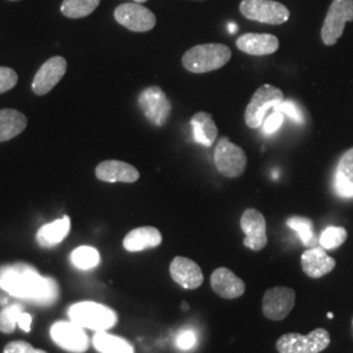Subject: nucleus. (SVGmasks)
Segmentation results:
<instances>
[{"instance_id":"5","label":"nucleus","mask_w":353,"mask_h":353,"mask_svg":"<svg viewBox=\"0 0 353 353\" xmlns=\"http://www.w3.org/2000/svg\"><path fill=\"white\" fill-rule=\"evenodd\" d=\"M284 100L283 92L271 84H263L252 94L245 112V122L249 128H259L265 122L267 113L272 110L279 102Z\"/></svg>"},{"instance_id":"9","label":"nucleus","mask_w":353,"mask_h":353,"mask_svg":"<svg viewBox=\"0 0 353 353\" xmlns=\"http://www.w3.org/2000/svg\"><path fill=\"white\" fill-rule=\"evenodd\" d=\"M138 105L145 118L157 127L166 125L172 113V103L160 87L144 89L138 97Z\"/></svg>"},{"instance_id":"23","label":"nucleus","mask_w":353,"mask_h":353,"mask_svg":"<svg viewBox=\"0 0 353 353\" xmlns=\"http://www.w3.org/2000/svg\"><path fill=\"white\" fill-rule=\"evenodd\" d=\"M190 125L192 127L194 138L196 143L202 144L204 147H211L214 144L219 130L211 114L205 112L194 114L190 121Z\"/></svg>"},{"instance_id":"15","label":"nucleus","mask_w":353,"mask_h":353,"mask_svg":"<svg viewBox=\"0 0 353 353\" xmlns=\"http://www.w3.org/2000/svg\"><path fill=\"white\" fill-rule=\"evenodd\" d=\"M169 271L172 279L185 290H196L204 281L202 268L190 258L176 256L170 263Z\"/></svg>"},{"instance_id":"17","label":"nucleus","mask_w":353,"mask_h":353,"mask_svg":"<svg viewBox=\"0 0 353 353\" xmlns=\"http://www.w3.org/2000/svg\"><path fill=\"white\" fill-rule=\"evenodd\" d=\"M96 176L108 183H134L140 178L139 170L132 165L119 160H106L97 165Z\"/></svg>"},{"instance_id":"25","label":"nucleus","mask_w":353,"mask_h":353,"mask_svg":"<svg viewBox=\"0 0 353 353\" xmlns=\"http://www.w3.org/2000/svg\"><path fill=\"white\" fill-rule=\"evenodd\" d=\"M93 347L100 353H135L134 347L123 338L99 331L93 336Z\"/></svg>"},{"instance_id":"34","label":"nucleus","mask_w":353,"mask_h":353,"mask_svg":"<svg viewBox=\"0 0 353 353\" xmlns=\"http://www.w3.org/2000/svg\"><path fill=\"white\" fill-rule=\"evenodd\" d=\"M283 122H284V114L272 110V113L270 114L268 117H265V122H263L265 134L271 135V134L276 132L283 125Z\"/></svg>"},{"instance_id":"40","label":"nucleus","mask_w":353,"mask_h":353,"mask_svg":"<svg viewBox=\"0 0 353 353\" xmlns=\"http://www.w3.org/2000/svg\"><path fill=\"white\" fill-rule=\"evenodd\" d=\"M352 327H353V318H352Z\"/></svg>"},{"instance_id":"18","label":"nucleus","mask_w":353,"mask_h":353,"mask_svg":"<svg viewBox=\"0 0 353 353\" xmlns=\"http://www.w3.org/2000/svg\"><path fill=\"white\" fill-rule=\"evenodd\" d=\"M301 265L303 272L312 279H319L330 274L336 262L328 255L323 248H309L301 255Z\"/></svg>"},{"instance_id":"3","label":"nucleus","mask_w":353,"mask_h":353,"mask_svg":"<svg viewBox=\"0 0 353 353\" xmlns=\"http://www.w3.org/2000/svg\"><path fill=\"white\" fill-rule=\"evenodd\" d=\"M68 316L81 327L90 328L97 332L108 331L118 322V316L112 307L93 301H83L72 305L68 309Z\"/></svg>"},{"instance_id":"31","label":"nucleus","mask_w":353,"mask_h":353,"mask_svg":"<svg viewBox=\"0 0 353 353\" xmlns=\"http://www.w3.org/2000/svg\"><path fill=\"white\" fill-rule=\"evenodd\" d=\"M274 112H280L284 115H288L290 118H292L294 122L297 123H303V114L301 112V109L299 108V105L296 102L293 101H283L279 102L278 105L272 109Z\"/></svg>"},{"instance_id":"8","label":"nucleus","mask_w":353,"mask_h":353,"mask_svg":"<svg viewBox=\"0 0 353 353\" xmlns=\"http://www.w3.org/2000/svg\"><path fill=\"white\" fill-rule=\"evenodd\" d=\"M350 21H353V0H332L321 30L323 43L326 46L335 45Z\"/></svg>"},{"instance_id":"35","label":"nucleus","mask_w":353,"mask_h":353,"mask_svg":"<svg viewBox=\"0 0 353 353\" xmlns=\"http://www.w3.org/2000/svg\"><path fill=\"white\" fill-rule=\"evenodd\" d=\"M3 353H48L42 350H36L33 348L29 343L21 341H10L4 350Z\"/></svg>"},{"instance_id":"37","label":"nucleus","mask_w":353,"mask_h":353,"mask_svg":"<svg viewBox=\"0 0 353 353\" xmlns=\"http://www.w3.org/2000/svg\"><path fill=\"white\" fill-rule=\"evenodd\" d=\"M131 1H134V3H140V4H143V3H145V1H148V0H131Z\"/></svg>"},{"instance_id":"1","label":"nucleus","mask_w":353,"mask_h":353,"mask_svg":"<svg viewBox=\"0 0 353 353\" xmlns=\"http://www.w3.org/2000/svg\"><path fill=\"white\" fill-rule=\"evenodd\" d=\"M0 288L16 299L41 306H50L59 299V285L45 278L36 267L26 263L0 265Z\"/></svg>"},{"instance_id":"11","label":"nucleus","mask_w":353,"mask_h":353,"mask_svg":"<svg viewBox=\"0 0 353 353\" xmlns=\"http://www.w3.org/2000/svg\"><path fill=\"white\" fill-rule=\"evenodd\" d=\"M84 327L75 322H55L50 328V336L57 345L71 353H84L89 348V339Z\"/></svg>"},{"instance_id":"32","label":"nucleus","mask_w":353,"mask_h":353,"mask_svg":"<svg viewBox=\"0 0 353 353\" xmlns=\"http://www.w3.org/2000/svg\"><path fill=\"white\" fill-rule=\"evenodd\" d=\"M17 74L10 67L0 65V94L14 88L17 84Z\"/></svg>"},{"instance_id":"39","label":"nucleus","mask_w":353,"mask_h":353,"mask_svg":"<svg viewBox=\"0 0 353 353\" xmlns=\"http://www.w3.org/2000/svg\"><path fill=\"white\" fill-rule=\"evenodd\" d=\"M10 1H19V0H10Z\"/></svg>"},{"instance_id":"13","label":"nucleus","mask_w":353,"mask_h":353,"mask_svg":"<svg viewBox=\"0 0 353 353\" xmlns=\"http://www.w3.org/2000/svg\"><path fill=\"white\" fill-rule=\"evenodd\" d=\"M241 228L245 233L243 245L252 252H261L267 246L265 219L259 211L249 208L241 216Z\"/></svg>"},{"instance_id":"36","label":"nucleus","mask_w":353,"mask_h":353,"mask_svg":"<svg viewBox=\"0 0 353 353\" xmlns=\"http://www.w3.org/2000/svg\"><path fill=\"white\" fill-rule=\"evenodd\" d=\"M32 319H33L32 316L24 312V314H23L21 319H20V322H19V326H20V328H21L23 331L29 332V331L32 330Z\"/></svg>"},{"instance_id":"12","label":"nucleus","mask_w":353,"mask_h":353,"mask_svg":"<svg viewBox=\"0 0 353 353\" xmlns=\"http://www.w3.org/2000/svg\"><path fill=\"white\" fill-rule=\"evenodd\" d=\"M296 303V292L288 287H274L265 290L262 312L265 318L280 322L290 316Z\"/></svg>"},{"instance_id":"33","label":"nucleus","mask_w":353,"mask_h":353,"mask_svg":"<svg viewBox=\"0 0 353 353\" xmlns=\"http://www.w3.org/2000/svg\"><path fill=\"white\" fill-rule=\"evenodd\" d=\"M176 347L182 351H190L195 347L196 344V335L192 330H182L176 341Z\"/></svg>"},{"instance_id":"28","label":"nucleus","mask_w":353,"mask_h":353,"mask_svg":"<svg viewBox=\"0 0 353 353\" xmlns=\"http://www.w3.org/2000/svg\"><path fill=\"white\" fill-rule=\"evenodd\" d=\"M71 262L79 270H90L100 263V252L92 246H79L71 254Z\"/></svg>"},{"instance_id":"2","label":"nucleus","mask_w":353,"mask_h":353,"mask_svg":"<svg viewBox=\"0 0 353 353\" xmlns=\"http://www.w3.org/2000/svg\"><path fill=\"white\" fill-rule=\"evenodd\" d=\"M232 59V50L223 43L196 45L182 57L183 67L192 74H205L216 71Z\"/></svg>"},{"instance_id":"4","label":"nucleus","mask_w":353,"mask_h":353,"mask_svg":"<svg viewBox=\"0 0 353 353\" xmlns=\"http://www.w3.org/2000/svg\"><path fill=\"white\" fill-rule=\"evenodd\" d=\"M330 334L326 328H316L307 335L299 332L284 334L276 341L279 353H321L330 345Z\"/></svg>"},{"instance_id":"29","label":"nucleus","mask_w":353,"mask_h":353,"mask_svg":"<svg viewBox=\"0 0 353 353\" xmlns=\"http://www.w3.org/2000/svg\"><path fill=\"white\" fill-rule=\"evenodd\" d=\"M348 239V232L343 227H328L322 232L319 243L325 250H334L341 246Z\"/></svg>"},{"instance_id":"16","label":"nucleus","mask_w":353,"mask_h":353,"mask_svg":"<svg viewBox=\"0 0 353 353\" xmlns=\"http://www.w3.org/2000/svg\"><path fill=\"white\" fill-rule=\"evenodd\" d=\"M211 288L221 299L234 300L245 293L246 285L243 280L239 278L232 270L227 267H219L211 275Z\"/></svg>"},{"instance_id":"21","label":"nucleus","mask_w":353,"mask_h":353,"mask_svg":"<svg viewBox=\"0 0 353 353\" xmlns=\"http://www.w3.org/2000/svg\"><path fill=\"white\" fill-rule=\"evenodd\" d=\"M335 191L341 198H353V148L345 152L335 172Z\"/></svg>"},{"instance_id":"26","label":"nucleus","mask_w":353,"mask_h":353,"mask_svg":"<svg viewBox=\"0 0 353 353\" xmlns=\"http://www.w3.org/2000/svg\"><path fill=\"white\" fill-rule=\"evenodd\" d=\"M101 0H63L61 12L68 19L87 17L100 6Z\"/></svg>"},{"instance_id":"27","label":"nucleus","mask_w":353,"mask_h":353,"mask_svg":"<svg viewBox=\"0 0 353 353\" xmlns=\"http://www.w3.org/2000/svg\"><path fill=\"white\" fill-rule=\"evenodd\" d=\"M287 225L299 234L300 240L305 246H307V248L316 246L314 225H313L312 220L303 217V216H292L287 220Z\"/></svg>"},{"instance_id":"14","label":"nucleus","mask_w":353,"mask_h":353,"mask_svg":"<svg viewBox=\"0 0 353 353\" xmlns=\"http://www.w3.org/2000/svg\"><path fill=\"white\" fill-rule=\"evenodd\" d=\"M67 71V61L63 57H52L38 68L33 79L32 89L38 96L48 94L62 80Z\"/></svg>"},{"instance_id":"22","label":"nucleus","mask_w":353,"mask_h":353,"mask_svg":"<svg viewBox=\"0 0 353 353\" xmlns=\"http://www.w3.org/2000/svg\"><path fill=\"white\" fill-rule=\"evenodd\" d=\"M71 229V220L68 216H63L52 223L39 228L37 232V242L42 248H52L68 236Z\"/></svg>"},{"instance_id":"6","label":"nucleus","mask_w":353,"mask_h":353,"mask_svg":"<svg viewBox=\"0 0 353 353\" xmlns=\"http://www.w3.org/2000/svg\"><path fill=\"white\" fill-rule=\"evenodd\" d=\"M242 16L246 19L268 26H281L290 20V10L274 0H242L240 4Z\"/></svg>"},{"instance_id":"30","label":"nucleus","mask_w":353,"mask_h":353,"mask_svg":"<svg viewBox=\"0 0 353 353\" xmlns=\"http://www.w3.org/2000/svg\"><path fill=\"white\" fill-rule=\"evenodd\" d=\"M24 314L23 306L11 305L0 312V332L11 334Z\"/></svg>"},{"instance_id":"20","label":"nucleus","mask_w":353,"mask_h":353,"mask_svg":"<svg viewBox=\"0 0 353 353\" xmlns=\"http://www.w3.org/2000/svg\"><path fill=\"white\" fill-rule=\"evenodd\" d=\"M163 242L161 232L154 227H140L127 233L123 248L127 252H138L154 249Z\"/></svg>"},{"instance_id":"19","label":"nucleus","mask_w":353,"mask_h":353,"mask_svg":"<svg viewBox=\"0 0 353 353\" xmlns=\"http://www.w3.org/2000/svg\"><path fill=\"white\" fill-rule=\"evenodd\" d=\"M236 45L241 51L249 55L263 57L278 51L279 39L267 33H246L237 38Z\"/></svg>"},{"instance_id":"24","label":"nucleus","mask_w":353,"mask_h":353,"mask_svg":"<svg viewBox=\"0 0 353 353\" xmlns=\"http://www.w3.org/2000/svg\"><path fill=\"white\" fill-rule=\"evenodd\" d=\"M28 125L26 115L14 109L0 110V143L20 135Z\"/></svg>"},{"instance_id":"10","label":"nucleus","mask_w":353,"mask_h":353,"mask_svg":"<svg viewBox=\"0 0 353 353\" xmlns=\"http://www.w3.org/2000/svg\"><path fill=\"white\" fill-rule=\"evenodd\" d=\"M114 19L118 24L137 33L150 32L157 23V19L151 10L134 1L118 6L114 11Z\"/></svg>"},{"instance_id":"7","label":"nucleus","mask_w":353,"mask_h":353,"mask_svg":"<svg viewBox=\"0 0 353 353\" xmlns=\"http://www.w3.org/2000/svg\"><path fill=\"white\" fill-rule=\"evenodd\" d=\"M214 160L219 173L227 178L240 176L248 164L245 151L229 138L219 140L214 148Z\"/></svg>"},{"instance_id":"38","label":"nucleus","mask_w":353,"mask_h":353,"mask_svg":"<svg viewBox=\"0 0 353 353\" xmlns=\"http://www.w3.org/2000/svg\"><path fill=\"white\" fill-rule=\"evenodd\" d=\"M182 306H183V309H189V306H188V303H183V305H182Z\"/></svg>"}]
</instances>
